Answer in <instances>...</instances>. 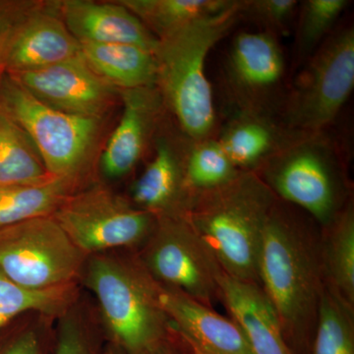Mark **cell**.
Here are the masks:
<instances>
[{
	"instance_id": "cell-1",
	"label": "cell",
	"mask_w": 354,
	"mask_h": 354,
	"mask_svg": "<svg viewBox=\"0 0 354 354\" xmlns=\"http://www.w3.org/2000/svg\"><path fill=\"white\" fill-rule=\"evenodd\" d=\"M312 221L277 200L266 221L258 256L259 286L295 354L308 351L325 286L321 235L311 227Z\"/></svg>"
},
{
	"instance_id": "cell-2",
	"label": "cell",
	"mask_w": 354,
	"mask_h": 354,
	"mask_svg": "<svg viewBox=\"0 0 354 354\" xmlns=\"http://www.w3.org/2000/svg\"><path fill=\"white\" fill-rule=\"evenodd\" d=\"M241 19V1L228 0L215 12L158 39L153 51L156 88L179 131L191 141L216 136V115L206 75L207 58Z\"/></svg>"
},
{
	"instance_id": "cell-3",
	"label": "cell",
	"mask_w": 354,
	"mask_h": 354,
	"mask_svg": "<svg viewBox=\"0 0 354 354\" xmlns=\"http://www.w3.org/2000/svg\"><path fill=\"white\" fill-rule=\"evenodd\" d=\"M124 251L87 256L80 278L99 304L106 342L127 354H152L174 332L160 283L138 254Z\"/></svg>"
},
{
	"instance_id": "cell-4",
	"label": "cell",
	"mask_w": 354,
	"mask_h": 354,
	"mask_svg": "<svg viewBox=\"0 0 354 354\" xmlns=\"http://www.w3.org/2000/svg\"><path fill=\"white\" fill-rule=\"evenodd\" d=\"M276 195L256 172L191 198L183 216L230 276L257 283L261 239Z\"/></svg>"
},
{
	"instance_id": "cell-5",
	"label": "cell",
	"mask_w": 354,
	"mask_h": 354,
	"mask_svg": "<svg viewBox=\"0 0 354 354\" xmlns=\"http://www.w3.org/2000/svg\"><path fill=\"white\" fill-rule=\"evenodd\" d=\"M344 153L328 131L297 133L256 174L279 200L323 228L351 200Z\"/></svg>"
},
{
	"instance_id": "cell-6",
	"label": "cell",
	"mask_w": 354,
	"mask_h": 354,
	"mask_svg": "<svg viewBox=\"0 0 354 354\" xmlns=\"http://www.w3.org/2000/svg\"><path fill=\"white\" fill-rule=\"evenodd\" d=\"M0 111L25 132L51 176L76 183L90 160L101 120L51 108L6 72L0 74Z\"/></svg>"
},
{
	"instance_id": "cell-7",
	"label": "cell",
	"mask_w": 354,
	"mask_h": 354,
	"mask_svg": "<svg viewBox=\"0 0 354 354\" xmlns=\"http://www.w3.org/2000/svg\"><path fill=\"white\" fill-rule=\"evenodd\" d=\"M279 118L290 131H328L354 88V29L335 28L299 67Z\"/></svg>"
},
{
	"instance_id": "cell-8",
	"label": "cell",
	"mask_w": 354,
	"mask_h": 354,
	"mask_svg": "<svg viewBox=\"0 0 354 354\" xmlns=\"http://www.w3.org/2000/svg\"><path fill=\"white\" fill-rule=\"evenodd\" d=\"M86 259L53 216L0 230V272L27 290L76 283Z\"/></svg>"
},
{
	"instance_id": "cell-9",
	"label": "cell",
	"mask_w": 354,
	"mask_h": 354,
	"mask_svg": "<svg viewBox=\"0 0 354 354\" xmlns=\"http://www.w3.org/2000/svg\"><path fill=\"white\" fill-rule=\"evenodd\" d=\"M140 249L142 264L160 286L183 291L212 308L221 301L223 268L183 214L157 216Z\"/></svg>"
},
{
	"instance_id": "cell-10",
	"label": "cell",
	"mask_w": 354,
	"mask_h": 354,
	"mask_svg": "<svg viewBox=\"0 0 354 354\" xmlns=\"http://www.w3.org/2000/svg\"><path fill=\"white\" fill-rule=\"evenodd\" d=\"M53 216L86 256L140 249L157 221L150 212L104 186L72 193Z\"/></svg>"
},
{
	"instance_id": "cell-11",
	"label": "cell",
	"mask_w": 354,
	"mask_h": 354,
	"mask_svg": "<svg viewBox=\"0 0 354 354\" xmlns=\"http://www.w3.org/2000/svg\"><path fill=\"white\" fill-rule=\"evenodd\" d=\"M286 58L279 38L239 32L228 48L223 84L234 109L277 114L285 97Z\"/></svg>"
},
{
	"instance_id": "cell-12",
	"label": "cell",
	"mask_w": 354,
	"mask_h": 354,
	"mask_svg": "<svg viewBox=\"0 0 354 354\" xmlns=\"http://www.w3.org/2000/svg\"><path fill=\"white\" fill-rule=\"evenodd\" d=\"M10 75L39 101L72 115L102 120L113 101V86L91 69L82 53L60 64Z\"/></svg>"
},
{
	"instance_id": "cell-13",
	"label": "cell",
	"mask_w": 354,
	"mask_h": 354,
	"mask_svg": "<svg viewBox=\"0 0 354 354\" xmlns=\"http://www.w3.org/2000/svg\"><path fill=\"white\" fill-rule=\"evenodd\" d=\"M81 44L62 16L48 10L21 13L7 32L1 68L8 74L34 71L78 57Z\"/></svg>"
},
{
	"instance_id": "cell-14",
	"label": "cell",
	"mask_w": 354,
	"mask_h": 354,
	"mask_svg": "<svg viewBox=\"0 0 354 354\" xmlns=\"http://www.w3.org/2000/svg\"><path fill=\"white\" fill-rule=\"evenodd\" d=\"M160 299L171 329L191 354H254L232 318L174 288L160 286Z\"/></svg>"
},
{
	"instance_id": "cell-15",
	"label": "cell",
	"mask_w": 354,
	"mask_h": 354,
	"mask_svg": "<svg viewBox=\"0 0 354 354\" xmlns=\"http://www.w3.org/2000/svg\"><path fill=\"white\" fill-rule=\"evenodd\" d=\"M122 115L102 157L109 178L127 176L138 164L160 118L164 102L156 87L123 90Z\"/></svg>"
},
{
	"instance_id": "cell-16",
	"label": "cell",
	"mask_w": 354,
	"mask_h": 354,
	"mask_svg": "<svg viewBox=\"0 0 354 354\" xmlns=\"http://www.w3.org/2000/svg\"><path fill=\"white\" fill-rule=\"evenodd\" d=\"M60 16L80 44H135L151 51L158 39L129 10L118 3L69 0L59 4Z\"/></svg>"
},
{
	"instance_id": "cell-17",
	"label": "cell",
	"mask_w": 354,
	"mask_h": 354,
	"mask_svg": "<svg viewBox=\"0 0 354 354\" xmlns=\"http://www.w3.org/2000/svg\"><path fill=\"white\" fill-rule=\"evenodd\" d=\"M297 134L277 114L234 109L216 138L239 171L257 172Z\"/></svg>"
},
{
	"instance_id": "cell-18",
	"label": "cell",
	"mask_w": 354,
	"mask_h": 354,
	"mask_svg": "<svg viewBox=\"0 0 354 354\" xmlns=\"http://www.w3.org/2000/svg\"><path fill=\"white\" fill-rule=\"evenodd\" d=\"M221 301L243 330L254 354H295L288 346L279 317L264 291L223 272Z\"/></svg>"
},
{
	"instance_id": "cell-19",
	"label": "cell",
	"mask_w": 354,
	"mask_h": 354,
	"mask_svg": "<svg viewBox=\"0 0 354 354\" xmlns=\"http://www.w3.org/2000/svg\"><path fill=\"white\" fill-rule=\"evenodd\" d=\"M189 139L183 148L160 137L155 155L132 186L133 204L156 216L183 215L189 196L185 186V157Z\"/></svg>"
},
{
	"instance_id": "cell-20",
	"label": "cell",
	"mask_w": 354,
	"mask_h": 354,
	"mask_svg": "<svg viewBox=\"0 0 354 354\" xmlns=\"http://www.w3.org/2000/svg\"><path fill=\"white\" fill-rule=\"evenodd\" d=\"M81 53L102 80L121 90L156 87L157 62L153 51L135 44H81Z\"/></svg>"
},
{
	"instance_id": "cell-21",
	"label": "cell",
	"mask_w": 354,
	"mask_h": 354,
	"mask_svg": "<svg viewBox=\"0 0 354 354\" xmlns=\"http://www.w3.org/2000/svg\"><path fill=\"white\" fill-rule=\"evenodd\" d=\"M321 261L325 283L354 307V207L353 199L322 228Z\"/></svg>"
},
{
	"instance_id": "cell-22",
	"label": "cell",
	"mask_w": 354,
	"mask_h": 354,
	"mask_svg": "<svg viewBox=\"0 0 354 354\" xmlns=\"http://www.w3.org/2000/svg\"><path fill=\"white\" fill-rule=\"evenodd\" d=\"M74 185L72 181L53 177L44 183L0 187V230L32 218L53 216L73 193Z\"/></svg>"
},
{
	"instance_id": "cell-23",
	"label": "cell",
	"mask_w": 354,
	"mask_h": 354,
	"mask_svg": "<svg viewBox=\"0 0 354 354\" xmlns=\"http://www.w3.org/2000/svg\"><path fill=\"white\" fill-rule=\"evenodd\" d=\"M53 178L25 132L0 111V187Z\"/></svg>"
},
{
	"instance_id": "cell-24",
	"label": "cell",
	"mask_w": 354,
	"mask_h": 354,
	"mask_svg": "<svg viewBox=\"0 0 354 354\" xmlns=\"http://www.w3.org/2000/svg\"><path fill=\"white\" fill-rule=\"evenodd\" d=\"M76 283L46 290L18 286L0 272V330L21 314L32 312L59 318L77 302Z\"/></svg>"
},
{
	"instance_id": "cell-25",
	"label": "cell",
	"mask_w": 354,
	"mask_h": 354,
	"mask_svg": "<svg viewBox=\"0 0 354 354\" xmlns=\"http://www.w3.org/2000/svg\"><path fill=\"white\" fill-rule=\"evenodd\" d=\"M228 0H124L127 7L156 38L221 9Z\"/></svg>"
},
{
	"instance_id": "cell-26",
	"label": "cell",
	"mask_w": 354,
	"mask_h": 354,
	"mask_svg": "<svg viewBox=\"0 0 354 354\" xmlns=\"http://www.w3.org/2000/svg\"><path fill=\"white\" fill-rule=\"evenodd\" d=\"M353 308L325 283L307 354H354Z\"/></svg>"
},
{
	"instance_id": "cell-27",
	"label": "cell",
	"mask_w": 354,
	"mask_h": 354,
	"mask_svg": "<svg viewBox=\"0 0 354 354\" xmlns=\"http://www.w3.org/2000/svg\"><path fill=\"white\" fill-rule=\"evenodd\" d=\"M184 169L189 201L196 195L225 185L241 172L227 157L216 136L200 141L190 140Z\"/></svg>"
},
{
	"instance_id": "cell-28",
	"label": "cell",
	"mask_w": 354,
	"mask_h": 354,
	"mask_svg": "<svg viewBox=\"0 0 354 354\" xmlns=\"http://www.w3.org/2000/svg\"><path fill=\"white\" fill-rule=\"evenodd\" d=\"M348 6V0H306L299 4L293 51L297 68L335 31L337 20Z\"/></svg>"
},
{
	"instance_id": "cell-29",
	"label": "cell",
	"mask_w": 354,
	"mask_h": 354,
	"mask_svg": "<svg viewBox=\"0 0 354 354\" xmlns=\"http://www.w3.org/2000/svg\"><path fill=\"white\" fill-rule=\"evenodd\" d=\"M76 304L58 318L53 354H106L102 330L86 321Z\"/></svg>"
},
{
	"instance_id": "cell-30",
	"label": "cell",
	"mask_w": 354,
	"mask_h": 354,
	"mask_svg": "<svg viewBox=\"0 0 354 354\" xmlns=\"http://www.w3.org/2000/svg\"><path fill=\"white\" fill-rule=\"evenodd\" d=\"M298 6L297 0H246L241 1V18L253 21L262 28L261 31L279 38L292 30Z\"/></svg>"
},
{
	"instance_id": "cell-31",
	"label": "cell",
	"mask_w": 354,
	"mask_h": 354,
	"mask_svg": "<svg viewBox=\"0 0 354 354\" xmlns=\"http://www.w3.org/2000/svg\"><path fill=\"white\" fill-rule=\"evenodd\" d=\"M53 346L55 339L50 342L41 328L32 326L15 335L0 354H53Z\"/></svg>"
},
{
	"instance_id": "cell-32",
	"label": "cell",
	"mask_w": 354,
	"mask_h": 354,
	"mask_svg": "<svg viewBox=\"0 0 354 354\" xmlns=\"http://www.w3.org/2000/svg\"><path fill=\"white\" fill-rule=\"evenodd\" d=\"M18 16H19V11L16 10L14 4L0 2V69H2L1 50L4 39Z\"/></svg>"
},
{
	"instance_id": "cell-33",
	"label": "cell",
	"mask_w": 354,
	"mask_h": 354,
	"mask_svg": "<svg viewBox=\"0 0 354 354\" xmlns=\"http://www.w3.org/2000/svg\"><path fill=\"white\" fill-rule=\"evenodd\" d=\"M152 354H191L188 348L180 342V339L176 337V335L172 334L167 341L160 346Z\"/></svg>"
},
{
	"instance_id": "cell-34",
	"label": "cell",
	"mask_w": 354,
	"mask_h": 354,
	"mask_svg": "<svg viewBox=\"0 0 354 354\" xmlns=\"http://www.w3.org/2000/svg\"><path fill=\"white\" fill-rule=\"evenodd\" d=\"M106 354H127L122 349L106 342Z\"/></svg>"
}]
</instances>
